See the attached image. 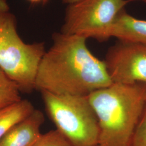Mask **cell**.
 I'll use <instances>...</instances> for the list:
<instances>
[{
  "label": "cell",
  "instance_id": "9c48e42d",
  "mask_svg": "<svg viewBox=\"0 0 146 146\" xmlns=\"http://www.w3.org/2000/svg\"><path fill=\"white\" fill-rule=\"evenodd\" d=\"M35 110L27 100L0 110V139L14 126L26 119Z\"/></svg>",
  "mask_w": 146,
  "mask_h": 146
},
{
  "label": "cell",
  "instance_id": "6da1fadb",
  "mask_svg": "<svg viewBox=\"0 0 146 146\" xmlns=\"http://www.w3.org/2000/svg\"><path fill=\"white\" fill-rule=\"evenodd\" d=\"M37 75L35 89L57 95L88 96L113 84L104 61L95 56L87 38L54 34Z\"/></svg>",
  "mask_w": 146,
  "mask_h": 146
},
{
  "label": "cell",
  "instance_id": "9a60e30c",
  "mask_svg": "<svg viewBox=\"0 0 146 146\" xmlns=\"http://www.w3.org/2000/svg\"><path fill=\"white\" fill-rule=\"evenodd\" d=\"M33 3H37V2H45L47 0H29Z\"/></svg>",
  "mask_w": 146,
  "mask_h": 146
},
{
  "label": "cell",
  "instance_id": "8fae6325",
  "mask_svg": "<svg viewBox=\"0 0 146 146\" xmlns=\"http://www.w3.org/2000/svg\"><path fill=\"white\" fill-rule=\"evenodd\" d=\"M33 146H72L62 134L56 129L41 134Z\"/></svg>",
  "mask_w": 146,
  "mask_h": 146
},
{
  "label": "cell",
  "instance_id": "277c9868",
  "mask_svg": "<svg viewBox=\"0 0 146 146\" xmlns=\"http://www.w3.org/2000/svg\"><path fill=\"white\" fill-rule=\"evenodd\" d=\"M46 52L44 43L26 44L21 40L12 15H0V69L21 92L29 93L35 89L38 70Z\"/></svg>",
  "mask_w": 146,
  "mask_h": 146
},
{
  "label": "cell",
  "instance_id": "2e32d148",
  "mask_svg": "<svg viewBox=\"0 0 146 146\" xmlns=\"http://www.w3.org/2000/svg\"><path fill=\"white\" fill-rule=\"evenodd\" d=\"M139 1H142V2H143L146 3V0H139Z\"/></svg>",
  "mask_w": 146,
  "mask_h": 146
},
{
  "label": "cell",
  "instance_id": "ba28073f",
  "mask_svg": "<svg viewBox=\"0 0 146 146\" xmlns=\"http://www.w3.org/2000/svg\"><path fill=\"white\" fill-rule=\"evenodd\" d=\"M110 36L119 40L146 44V21L137 19L123 10L116 18Z\"/></svg>",
  "mask_w": 146,
  "mask_h": 146
},
{
  "label": "cell",
  "instance_id": "e0dca14e",
  "mask_svg": "<svg viewBox=\"0 0 146 146\" xmlns=\"http://www.w3.org/2000/svg\"></svg>",
  "mask_w": 146,
  "mask_h": 146
},
{
  "label": "cell",
  "instance_id": "30bf717a",
  "mask_svg": "<svg viewBox=\"0 0 146 146\" xmlns=\"http://www.w3.org/2000/svg\"><path fill=\"white\" fill-rule=\"evenodd\" d=\"M17 84L0 69V110L21 101Z\"/></svg>",
  "mask_w": 146,
  "mask_h": 146
},
{
  "label": "cell",
  "instance_id": "5b68a950",
  "mask_svg": "<svg viewBox=\"0 0 146 146\" xmlns=\"http://www.w3.org/2000/svg\"><path fill=\"white\" fill-rule=\"evenodd\" d=\"M127 0H82L68 5L61 33L104 42Z\"/></svg>",
  "mask_w": 146,
  "mask_h": 146
},
{
  "label": "cell",
  "instance_id": "8992f818",
  "mask_svg": "<svg viewBox=\"0 0 146 146\" xmlns=\"http://www.w3.org/2000/svg\"><path fill=\"white\" fill-rule=\"evenodd\" d=\"M113 84H146V44L119 40L104 61Z\"/></svg>",
  "mask_w": 146,
  "mask_h": 146
},
{
  "label": "cell",
  "instance_id": "4fadbf2b",
  "mask_svg": "<svg viewBox=\"0 0 146 146\" xmlns=\"http://www.w3.org/2000/svg\"><path fill=\"white\" fill-rule=\"evenodd\" d=\"M9 7L5 0H0V15L8 13Z\"/></svg>",
  "mask_w": 146,
  "mask_h": 146
},
{
  "label": "cell",
  "instance_id": "7c38bea8",
  "mask_svg": "<svg viewBox=\"0 0 146 146\" xmlns=\"http://www.w3.org/2000/svg\"><path fill=\"white\" fill-rule=\"evenodd\" d=\"M131 146H146V106L136 128Z\"/></svg>",
  "mask_w": 146,
  "mask_h": 146
},
{
  "label": "cell",
  "instance_id": "7a4b0ae2",
  "mask_svg": "<svg viewBox=\"0 0 146 146\" xmlns=\"http://www.w3.org/2000/svg\"><path fill=\"white\" fill-rule=\"evenodd\" d=\"M99 125V146H131L146 106V84H113L88 96Z\"/></svg>",
  "mask_w": 146,
  "mask_h": 146
},
{
  "label": "cell",
  "instance_id": "52a82bcc",
  "mask_svg": "<svg viewBox=\"0 0 146 146\" xmlns=\"http://www.w3.org/2000/svg\"><path fill=\"white\" fill-rule=\"evenodd\" d=\"M44 121L42 111L34 110L0 139V146H33L41 135L40 128Z\"/></svg>",
  "mask_w": 146,
  "mask_h": 146
},
{
  "label": "cell",
  "instance_id": "3957f363",
  "mask_svg": "<svg viewBox=\"0 0 146 146\" xmlns=\"http://www.w3.org/2000/svg\"><path fill=\"white\" fill-rule=\"evenodd\" d=\"M41 92L48 115L72 146H98L99 122L88 96Z\"/></svg>",
  "mask_w": 146,
  "mask_h": 146
},
{
  "label": "cell",
  "instance_id": "5bb4252c",
  "mask_svg": "<svg viewBox=\"0 0 146 146\" xmlns=\"http://www.w3.org/2000/svg\"><path fill=\"white\" fill-rule=\"evenodd\" d=\"M82 0H63V1L66 3H67L69 5H72L73 3H76V2H78L79 1H81Z\"/></svg>",
  "mask_w": 146,
  "mask_h": 146
}]
</instances>
